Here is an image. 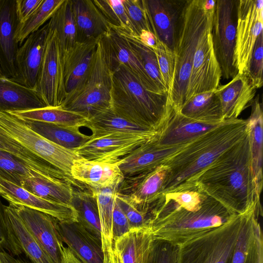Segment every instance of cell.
Instances as JSON below:
<instances>
[{
  "label": "cell",
  "mask_w": 263,
  "mask_h": 263,
  "mask_svg": "<svg viewBox=\"0 0 263 263\" xmlns=\"http://www.w3.org/2000/svg\"><path fill=\"white\" fill-rule=\"evenodd\" d=\"M262 69L263 32L258 36L254 44L247 73L251 82L256 89L262 86Z\"/></svg>",
  "instance_id": "681fc988"
},
{
  "label": "cell",
  "mask_w": 263,
  "mask_h": 263,
  "mask_svg": "<svg viewBox=\"0 0 263 263\" xmlns=\"http://www.w3.org/2000/svg\"><path fill=\"white\" fill-rule=\"evenodd\" d=\"M155 52L165 87L170 95L174 83L175 57L173 50L158 40Z\"/></svg>",
  "instance_id": "7dc6e473"
},
{
  "label": "cell",
  "mask_w": 263,
  "mask_h": 263,
  "mask_svg": "<svg viewBox=\"0 0 263 263\" xmlns=\"http://www.w3.org/2000/svg\"><path fill=\"white\" fill-rule=\"evenodd\" d=\"M100 39L97 42L95 59L86 81L61 107L82 115L87 119L111 107L112 74Z\"/></svg>",
  "instance_id": "52a82bcc"
},
{
  "label": "cell",
  "mask_w": 263,
  "mask_h": 263,
  "mask_svg": "<svg viewBox=\"0 0 263 263\" xmlns=\"http://www.w3.org/2000/svg\"><path fill=\"white\" fill-rule=\"evenodd\" d=\"M19 25L16 0H0V68L5 77L12 81L16 76Z\"/></svg>",
  "instance_id": "44dd1931"
},
{
  "label": "cell",
  "mask_w": 263,
  "mask_h": 263,
  "mask_svg": "<svg viewBox=\"0 0 263 263\" xmlns=\"http://www.w3.org/2000/svg\"><path fill=\"white\" fill-rule=\"evenodd\" d=\"M57 229L66 247L86 263H103L101 240L87 231L79 222L57 220Z\"/></svg>",
  "instance_id": "cb8c5ba5"
},
{
  "label": "cell",
  "mask_w": 263,
  "mask_h": 263,
  "mask_svg": "<svg viewBox=\"0 0 263 263\" xmlns=\"http://www.w3.org/2000/svg\"><path fill=\"white\" fill-rule=\"evenodd\" d=\"M48 23L49 27L56 32L62 53L76 43V29L71 0H64Z\"/></svg>",
  "instance_id": "b9f144b4"
},
{
  "label": "cell",
  "mask_w": 263,
  "mask_h": 263,
  "mask_svg": "<svg viewBox=\"0 0 263 263\" xmlns=\"http://www.w3.org/2000/svg\"><path fill=\"white\" fill-rule=\"evenodd\" d=\"M116 200L126 216L131 229L145 228L149 229L152 219L150 212L141 211L117 193Z\"/></svg>",
  "instance_id": "f907efd6"
},
{
  "label": "cell",
  "mask_w": 263,
  "mask_h": 263,
  "mask_svg": "<svg viewBox=\"0 0 263 263\" xmlns=\"http://www.w3.org/2000/svg\"><path fill=\"white\" fill-rule=\"evenodd\" d=\"M71 205L77 212L78 221L101 240V224L94 190L90 187L74 188Z\"/></svg>",
  "instance_id": "d590c367"
},
{
  "label": "cell",
  "mask_w": 263,
  "mask_h": 263,
  "mask_svg": "<svg viewBox=\"0 0 263 263\" xmlns=\"http://www.w3.org/2000/svg\"><path fill=\"white\" fill-rule=\"evenodd\" d=\"M0 248L12 256L23 253L22 250L7 218L5 205L0 200Z\"/></svg>",
  "instance_id": "c3c4849f"
},
{
  "label": "cell",
  "mask_w": 263,
  "mask_h": 263,
  "mask_svg": "<svg viewBox=\"0 0 263 263\" xmlns=\"http://www.w3.org/2000/svg\"><path fill=\"white\" fill-rule=\"evenodd\" d=\"M0 149L16 156L41 174L51 179L67 180L77 187L82 184L49 163L31 153L18 143L0 132Z\"/></svg>",
  "instance_id": "1f68e13d"
},
{
  "label": "cell",
  "mask_w": 263,
  "mask_h": 263,
  "mask_svg": "<svg viewBox=\"0 0 263 263\" xmlns=\"http://www.w3.org/2000/svg\"><path fill=\"white\" fill-rule=\"evenodd\" d=\"M212 30V25L198 42L184 102L198 94L215 91L219 86L221 71L213 49Z\"/></svg>",
  "instance_id": "4fadbf2b"
},
{
  "label": "cell",
  "mask_w": 263,
  "mask_h": 263,
  "mask_svg": "<svg viewBox=\"0 0 263 263\" xmlns=\"http://www.w3.org/2000/svg\"><path fill=\"white\" fill-rule=\"evenodd\" d=\"M254 263H262V236L259 222L255 227Z\"/></svg>",
  "instance_id": "11a10c76"
},
{
  "label": "cell",
  "mask_w": 263,
  "mask_h": 263,
  "mask_svg": "<svg viewBox=\"0 0 263 263\" xmlns=\"http://www.w3.org/2000/svg\"><path fill=\"white\" fill-rule=\"evenodd\" d=\"M141 42L155 51L157 45L158 39L152 32L148 30H143L139 36Z\"/></svg>",
  "instance_id": "9f6ffc18"
},
{
  "label": "cell",
  "mask_w": 263,
  "mask_h": 263,
  "mask_svg": "<svg viewBox=\"0 0 263 263\" xmlns=\"http://www.w3.org/2000/svg\"><path fill=\"white\" fill-rule=\"evenodd\" d=\"M262 213L261 204H256L247 211L238 234L231 263H253L255 227Z\"/></svg>",
  "instance_id": "836d02e7"
},
{
  "label": "cell",
  "mask_w": 263,
  "mask_h": 263,
  "mask_svg": "<svg viewBox=\"0 0 263 263\" xmlns=\"http://www.w3.org/2000/svg\"><path fill=\"white\" fill-rule=\"evenodd\" d=\"M43 0H16L20 24L25 21L39 7Z\"/></svg>",
  "instance_id": "db71d44e"
},
{
  "label": "cell",
  "mask_w": 263,
  "mask_h": 263,
  "mask_svg": "<svg viewBox=\"0 0 263 263\" xmlns=\"http://www.w3.org/2000/svg\"><path fill=\"white\" fill-rule=\"evenodd\" d=\"M262 0L237 1L234 54L238 73L247 75L254 44L262 32Z\"/></svg>",
  "instance_id": "30bf717a"
},
{
  "label": "cell",
  "mask_w": 263,
  "mask_h": 263,
  "mask_svg": "<svg viewBox=\"0 0 263 263\" xmlns=\"http://www.w3.org/2000/svg\"><path fill=\"white\" fill-rule=\"evenodd\" d=\"M0 258L3 263H28L23 259L14 257L13 256L4 250L0 251Z\"/></svg>",
  "instance_id": "680465c9"
},
{
  "label": "cell",
  "mask_w": 263,
  "mask_h": 263,
  "mask_svg": "<svg viewBox=\"0 0 263 263\" xmlns=\"http://www.w3.org/2000/svg\"><path fill=\"white\" fill-rule=\"evenodd\" d=\"M213 17H208L202 0L184 2L178 19L174 52L175 57L174 80L168 99L179 109L183 104L194 54L201 37Z\"/></svg>",
  "instance_id": "5b68a950"
},
{
  "label": "cell",
  "mask_w": 263,
  "mask_h": 263,
  "mask_svg": "<svg viewBox=\"0 0 263 263\" xmlns=\"http://www.w3.org/2000/svg\"><path fill=\"white\" fill-rule=\"evenodd\" d=\"M222 122L208 123L192 119L182 115L170 103L167 121L163 129L156 135L157 142L160 145L166 146L186 143L216 127Z\"/></svg>",
  "instance_id": "603a6c76"
},
{
  "label": "cell",
  "mask_w": 263,
  "mask_h": 263,
  "mask_svg": "<svg viewBox=\"0 0 263 263\" xmlns=\"http://www.w3.org/2000/svg\"><path fill=\"white\" fill-rule=\"evenodd\" d=\"M236 2L216 1L212 37L214 51L220 66L221 76L227 80L237 72L235 63Z\"/></svg>",
  "instance_id": "9c48e42d"
},
{
  "label": "cell",
  "mask_w": 263,
  "mask_h": 263,
  "mask_svg": "<svg viewBox=\"0 0 263 263\" xmlns=\"http://www.w3.org/2000/svg\"><path fill=\"white\" fill-rule=\"evenodd\" d=\"M70 174L78 182L94 189L120 183L124 179L117 163H105L83 158L73 161Z\"/></svg>",
  "instance_id": "83f0119b"
},
{
  "label": "cell",
  "mask_w": 263,
  "mask_h": 263,
  "mask_svg": "<svg viewBox=\"0 0 263 263\" xmlns=\"http://www.w3.org/2000/svg\"><path fill=\"white\" fill-rule=\"evenodd\" d=\"M122 3L134 34L139 36L143 30L154 34L144 0H122Z\"/></svg>",
  "instance_id": "f6af8a7d"
},
{
  "label": "cell",
  "mask_w": 263,
  "mask_h": 263,
  "mask_svg": "<svg viewBox=\"0 0 263 263\" xmlns=\"http://www.w3.org/2000/svg\"><path fill=\"white\" fill-rule=\"evenodd\" d=\"M5 211L23 253L32 263H55L26 228L13 205L5 206Z\"/></svg>",
  "instance_id": "ab89813d"
},
{
  "label": "cell",
  "mask_w": 263,
  "mask_h": 263,
  "mask_svg": "<svg viewBox=\"0 0 263 263\" xmlns=\"http://www.w3.org/2000/svg\"><path fill=\"white\" fill-rule=\"evenodd\" d=\"M73 185L75 186L67 180L33 177L23 181L21 187L46 200L71 204Z\"/></svg>",
  "instance_id": "8d00e7d4"
},
{
  "label": "cell",
  "mask_w": 263,
  "mask_h": 263,
  "mask_svg": "<svg viewBox=\"0 0 263 263\" xmlns=\"http://www.w3.org/2000/svg\"><path fill=\"white\" fill-rule=\"evenodd\" d=\"M86 127L92 132L91 137H98L112 133H145L153 132L117 114L109 108L88 119Z\"/></svg>",
  "instance_id": "d6a6232c"
},
{
  "label": "cell",
  "mask_w": 263,
  "mask_h": 263,
  "mask_svg": "<svg viewBox=\"0 0 263 263\" xmlns=\"http://www.w3.org/2000/svg\"><path fill=\"white\" fill-rule=\"evenodd\" d=\"M76 29V42H97L110 26L93 1L71 0Z\"/></svg>",
  "instance_id": "4316f807"
},
{
  "label": "cell",
  "mask_w": 263,
  "mask_h": 263,
  "mask_svg": "<svg viewBox=\"0 0 263 263\" xmlns=\"http://www.w3.org/2000/svg\"><path fill=\"white\" fill-rule=\"evenodd\" d=\"M248 132L247 119H229L191 141L163 163L168 170L162 195L196 188V180L201 174Z\"/></svg>",
  "instance_id": "7a4b0ae2"
},
{
  "label": "cell",
  "mask_w": 263,
  "mask_h": 263,
  "mask_svg": "<svg viewBox=\"0 0 263 263\" xmlns=\"http://www.w3.org/2000/svg\"><path fill=\"white\" fill-rule=\"evenodd\" d=\"M158 133H117L95 137L91 136L89 141L73 151L80 157L87 160L115 163Z\"/></svg>",
  "instance_id": "8fae6325"
},
{
  "label": "cell",
  "mask_w": 263,
  "mask_h": 263,
  "mask_svg": "<svg viewBox=\"0 0 263 263\" xmlns=\"http://www.w3.org/2000/svg\"><path fill=\"white\" fill-rule=\"evenodd\" d=\"M0 251H1V250H0ZM0 263H3V262H2V261L1 259V258H0Z\"/></svg>",
  "instance_id": "94428289"
},
{
  "label": "cell",
  "mask_w": 263,
  "mask_h": 263,
  "mask_svg": "<svg viewBox=\"0 0 263 263\" xmlns=\"http://www.w3.org/2000/svg\"><path fill=\"white\" fill-rule=\"evenodd\" d=\"M100 40L109 68L118 65H124L133 72L148 90L163 93L148 77L126 39L115 28L110 27L109 31L101 37Z\"/></svg>",
  "instance_id": "ffe728a7"
},
{
  "label": "cell",
  "mask_w": 263,
  "mask_h": 263,
  "mask_svg": "<svg viewBox=\"0 0 263 263\" xmlns=\"http://www.w3.org/2000/svg\"><path fill=\"white\" fill-rule=\"evenodd\" d=\"M12 205L26 228L54 261L62 263L64 245L57 229L58 220L34 209Z\"/></svg>",
  "instance_id": "2e32d148"
},
{
  "label": "cell",
  "mask_w": 263,
  "mask_h": 263,
  "mask_svg": "<svg viewBox=\"0 0 263 263\" xmlns=\"http://www.w3.org/2000/svg\"><path fill=\"white\" fill-rule=\"evenodd\" d=\"M9 113L23 120L43 122L66 127H85L88 120L82 115L61 107H46Z\"/></svg>",
  "instance_id": "f35d334b"
},
{
  "label": "cell",
  "mask_w": 263,
  "mask_h": 263,
  "mask_svg": "<svg viewBox=\"0 0 263 263\" xmlns=\"http://www.w3.org/2000/svg\"><path fill=\"white\" fill-rule=\"evenodd\" d=\"M98 41L89 43L76 42L62 53L66 100L79 90L88 78Z\"/></svg>",
  "instance_id": "e0dca14e"
},
{
  "label": "cell",
  "mask_w": 263,
  "mask_h": 263,
  "mask_svg": "<svg viewBox=\"0 0 263 263\" xmlns=\"http://www.w3.org/2000/svg\"><path fill=\"white\" fill-rule=\"evenodd\" d=\"M112 226L114 240L128 232L131 229L126 216L116 199L112 215Z\"/></svg>",
  "instance_id": "f5cc1de1"
},
{
  "label": "cell",
  "mask_w": 263,
  "mask_h": 263,
  "mask_svg": "<svg viewBox=\"0 0 263 263\" xmlns=\"http://www.w3.org/2000/svg\"><path fill=\"white\" fill-rule=\"evenodd\" d=\"M156 135L117 162L124 178L148 172L162 165L190 142L176 145H162L157 143Z\"/></svg>",
  "instance_id": "d6986e66"
},
{
  "label": "cell",
  "mask_w": 263,
  "mask_h": 263,
  "mask_svg": "<svg viewBox=\"0 0 263 263\" xmlns=\"http://www.w3.org/2000/svg\"><path fill=\"white\" fill-rule=\"evenodd\" d=\"M259 96L251 103V112L247 119L250 142L252 173L257 190L261 194L262 189L263 112Z\"/></svg>",
  "instance_id": "f546056e"
},
{
  "label": "cell",
  "mask_w": 263,
  "mask_h": 263,
  "mask_svg": "<svg viewBox=\"0 0 263 263\" xmlns=\"http://www.w3.org/2000/svg\"><path fill=\"white\" fill-rule=\"evenodd\" d=\"M0 195L9 204L20 205L47 214L62 222L78 221L77 212L71 204L49 201L0 178Z\"/></svg>",
  "instance_id": "ac0fdd59"
},
{
  "label": "cell",
  "mask_w": 263,
  "mask_h": 263,
  "mask_svg": "<svg viewBox=\"0 0 263 263\" xmlns=\"http://www.w3.org/2000/svg\"><path fill=\"white\" fill-rule=\"evenodd\" d=\"M93 2L110 27L133 32L122 0H94Z\"/></svg>",
  "instance_id": "bcb514c9"
},
{
  "label": "cell",
  "mask_w": 263,
  "mask_h": 263,
  "mask_svg": "<svg viewBox=\"0 0 263 263\" xmlns=\"http://www.w3.org/2000/svg\"><path fill=\"white\" fill-rule=\"evenodd\" d=\"M3 77H5V76H4L2 70H1V69L0 68V78H3Z\"/></svg>",
  "instance_id": "91938a15"
},
{
  "label": "cell",
  "mask_w": 263,
  "mask_h": 263,
  "mask_svg": "<svg viewBox=\"0 0 263 263\" xmlns=\"http://www.w3.org/2000/svg\"><path fill=\"white\" fill-rule=\"evenodd\" d=\"M119 184L116 183L105 188L93 189L96 196L101 224L103 255L111 253L114 251L112 215Z\"/></svg>",
  "instance_id": "e575fe53"
},
{
  "label": "cell",
  "mask_w": 263,
  "mask_h": 263,
  "mask_svg": "<svg viewBox=\"0 0 263 263\" xmlns=\"http://www.w3.org/2000/svg\"><path fill=\"white\" fill-rule=\"evenodd\" d=\"M0 132L72 178L73 162L81 158L73 150L46 139L29 128L23 120L7 112H0Z\"/></svg>",
  "instance_id": "ba28073f"
},
{
  "label": "cell",
  "mask_w": 263,
  "mask_h": 263,
  "mask_svg": "<svg viewBox=\"0 0 263 263\" xmlns=\"http://www.w3.org/2000/svg\"><path fill=\"white\" fill-rule=\"evenodd\" d=\"M155 241L149 229H130L114 240L113 254L104 263H148Z\"/></svg>",
  "instance_id": "7402d4cb"
},
{
  "label": "cell",
  "mask_w": 263,
  "mask_h": 263,
  "mask_svg": "<svg viewBox=\"0 0 263 263\" xmlns=\"http://www.w3.org/2000/svg\"><path fill=\"white\" fill-rule=\"evenodd\" d=\"M112 74L111 108L118 115L141 126L159 132L168 116V95L146 88L122 65L109 68Z\"/></svg>",
  "instance_id": "277c9868"
},
{
  "label": "cell",
  "mask_w": 263,
  "mask_h": 263,
  "mask_svg": "<svg viewBox=\"0 0 263 263\" xmlns=\"http://www.w3.org/2000/svg\"><path fill=\"white\" fill-rule=\"evenodd\" d=\"M46 107L34 89L6 77L0 78V112H14Z\"/></svg>",
  "instance_id": "f1b7e54d"
},
{
  "label": "cell",
  "mask_w": 263,
  "mask_h": 263,
  "mask_svg": "<svg viewBox=\"0 0 263 263\" xmlns=\"http://www.w3.org/2000/svg\"><path fill=\"white\" fill-rule=\"evenodd\" d=\"M62 263H86L68 247L63 246Z\"/></svg>",
  "instance_id": "6f0895ef"
},
{
  "label": "cell",
  "mask_w": 263,
  "mask_h": 263,
  "mask_svg": "<svg viewBox=\"0 0 263 263\" xmlns=\"http://www.w3.org/2000/svg\"><path fill=\"white\" fill-rule=\"evenodd\" d=\"M114 28L126 39L131 49L142 65L145 72L159 90L163 93H168L160 73L155 51L143 44L140 40L139 36L129 30Z\"/></svg>",
  "instance_id": "60d3db41"
},
{
  "label": "cell",
  "mask_w": 263,
  "mask_h": 263,
  "mask_svg": "<svg viewBox=\"0 0 263 263\" xmlns=\"http://www.w3.org/2000/svg\"><path fill=\"white\" fill-rule=\"evenodd\" d=\"M35 90L46 107H61L66 100L62 53L56 32L49 27Z\"/></svg>",
  "instance_id": "7c38bea8"
},
{
  "label": "cell",
  "mask_w": 263,
  "mask_h": 263,
  "mask_svg": "<svg viewBox=\"0 0 263 263\" xmlns=\"http://www.w3.org/2000/svg\"><path fill=\"white\" fill-rule=\"evenodd\" d=\"M184 2L144 0L154 34L173 51L178 19Z\"/></svg>",
  "instance_id": "d4e9b609"
},
{
  "label": "cell",
  "mask_w": 263,
  "mask_h": 263,
  "mask_svg": "<svg viewBox=\"0 0 263 263\" xmlns=\"http://www.w3.org/2000/svg\"><path fill=\"white\" fill-rule=\"evenodd\" d=\"M178 110L184 116L198 121L219 123L224 120L220 102L215 91L193 97Z\"/></svg>",
  "instance_id": "4dcf8cb0"
},
{
  "label": "cell",
  "mask_w": 263,
  "mask_h": 263,
  "mask_svg": "<svg viewBox=\"0 0 263 263\" xmlns=\"http://www.w3.org/2000/svg\"><path fill=\"white\" fill-rule=\"evenodd\" d=\"M221 106L224 120L236 119L253 100L256 88L246 74H237L215 90Z\"/></svg>",
  "instance_id": "484cf974"
},
{
  "label": "cell",
  "mask_w": 263,
  "mask_h": 263,
  "mask_svg": "<svg viewBox=\"0 0 263 263\" xmlns=\"http://www.w3.org/2000/svg\"><path fill=\"white\" fill-rule=\"evenodd\" d=\"M168 168L164 165L136 176L124 178L118 186L117 194L138 209L151 213L158 200Z\"/></svg>",
  "instance_id": "5bb4252c"
},
{
  "label": "cell",
  "mask_w": 263,
  "mask_h": 263,
  "mask_svg": "<svg viewBox=\"0 0 263 263\" xmlns=\"http://www.w3.org/2000/svg\"><path fill=\"white\" fill-rule=\"evenodd\" d=\"M23 121L32 130L46 139L73 151L85 144L91 138V135L81 133L78 128L63 127L43 122Z\"/></svg>",
  "instance_id": "74e56055"
},
{
  "label": "cell",
  "mask_w": 263,
  "mask_h": 263,
  "mask_svg": "<svg viewBox=\"0 0 263 263\" xmlns=\"http://www.w3.org/2000/svg\"><path fill=\"white\" fill-rule=\"evenodd\" d=\"M195 187L233 214L260 204V194L253 177L249 132L208 166L197 179Z\"/></svg>",
  "instance_id": "6da1fadb"
},
{
  "label": "cell",
  "mask_w": 263,
  "mask_h": 263,
  "mask_svg": "<svg viewBox=\"0 0 263 263\" xmlns=\"http://www.w3.org/2000/svg\"><path fill=\"white\" fill-rule=\"evenodd\" d=\"M33 177L53 179L41 174L16 156L0 149V178L21 186L23 181Z\"/></svg>",
  "instance_id": "7bdbcfd3"
},
{
  "label": "cell",
  "mask_w": 263,
  "mask_h": 263,
  "mask_svg": "<svg viewBox=\"0 0 263 263\" xmlns=\"http://www.w3.org/2000/svg\"><path fill=\"white\" fill-rule=\"evenodd\" d=\"M234 215L208 195L199 209L189 210L164 194L152 211L149 229L155 240L179 247L223 224Z\"/></svg>",
  "instance_id": "3957f363"
},
{
  "label": "cell",
  "mask_w": 263,
  "mask_h": 263,
  "mask_svg": "<svg viewBox=\"0 0 263 263\" xmlns=\"http://www.w3.org/2000/svg\"><path fill=\"white\" fill-rule=\"evenodd\" d=\"M48 23L31 33L18 48L13 81L32 89L36 87L48 34Z\"/></svg>",
  "instance_id": "9a60e30c"
},
{
  "label": "cell",
  "mask_w": 263,
  "mask_h": 263,
  "mask_svg": "<svg viewBox=\"0 0 263 263\" xmlns=\"http://www.w3.org/2000/svg\"><path fill=\"white\" fill-rule=\"evenodd\" d=\"M246 212L234 215L223 224L178 247V263H227Z\"/></svg>",
  "instance_id": "8992f818"
},
{
  "label": "cell",
  "mask_w": 263,
  "mask_h": 263,
  "mask_svg": "<svg viewBox=\"0 0 263 263\" xmlns=\"http://www.w3.org/2000/svg\"><path fill=\"white\" fill-rule=\"evenodd\" d=\"M176 246L155 240L148 263H173Z\"/></svg>",
  "instance_id": "816d5d0a"
},
{
  "label": "cell",
  "mask_w": 263,
  "mask_h": 263,
  "mask_svg": "<svg viewBox=\"0 0 263 263\" xmlns=\"http://www.w3.org/2000/svg\"><path fill=\"white\" fill-rule=\"evenodd\" d=\"M64 0H43L37 9L23 23L20 24L16 40L22 44L31 33L38 30L50 20Z\"/></svg>",
  "instance_id": "ee69618b"
}]
</instances>
